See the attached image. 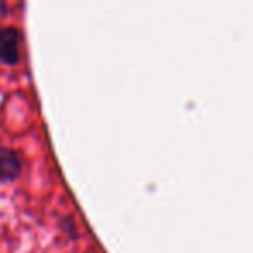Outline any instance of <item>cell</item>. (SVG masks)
I'll use <instances>...</instances> for the list:
<instances>
[{
    "mask_svg": "<svg viewBox=\"0 0 253 253\" xmlns=\"http://www.w3.org/2000/svg\"><path fill=\"white\" fill-rule=\"evenodd\" d=\"M21 32L16 26H0V63L18 66L21 61Z\"/></svg>",
    "mask_w": 253,
    "mask_h": 253,
    "instance_id": "obj_1",
    "label": "cell"
},
{
    "mask_svg": "<svg viewBox=\"0 0 253 253\" xmlns=\"http://www.w3.org/2000/svg\"><path fill=\"white\" fill-rule=\"evenodd\" d=\"M23 172V156L11 148H0V184L14 182Z\"/></svg>",
    "mask_w": 253,
    "mask_h": 253,
    "instance_id": "obj_2",
    "label": "cell"
}]
</instances>
